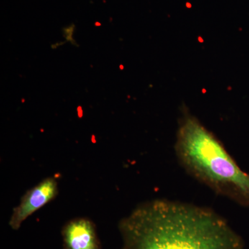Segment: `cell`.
I'll return each mask as SVG.
<instances>
[{
    "label": "cell",
    "instance_id": "1",
    "mask_svg": "<svg viewBox=\"0 0 249 249\" xmlns=\"http://www.w3.org/2000/svg\"><path fill=\"white\" fill-rule=\"evenodd\" d=\"M122 249H245L242 237L212 210L155 199L139 205L119 224Z\"/></svg>",
    "mask_w": 249,
    "mask_h": 249
},
{
    "label": "cell",
    "instance_id": "2",
    "mask_svg": "<svg viewBox=\"0 0 249 249\" xmlns=\"http://www.w3.org/2000/svg\"><path fill=\"white\" fill-rule=\"evenodd\" d=\"M175 148L181 165L193 178L217 194L249 206V175L220 141L188 111L178 124Z\"/></svg>",
    "mask_w": 249,
    "mask_h": 249
},
{
    "label": "cell",
    "instance_id": "3",
    "mask_svg": "<svg viewBox=\"0 0 249 249\" xmlns=\"http://www.w3.org/2000/svg\"><path fill=\"white\" fill-rule=\"evenodd\" d=\"M58 194V182L53 178H46L24 195L10 218L9 225L18 230L29 216L38 211Z\"/></svg>",
    "mask_w": 249,
    "mask_h": 249
},
{
    "label": "cell",
    "instance_id": "4",
    "mask_svg": "<svg viewBox=\"0 0 249 249\" xmlns=\"http://www.w3.org/2000/svg\"><path fill=\"white\" fill-rule=\"evenodd\" d=\"M63 249H101L96 227L88 218L72 219L62 229Z\"/></svg>",
    "mask_w": 249,
    "mask_h": 249
}]
</instances>
